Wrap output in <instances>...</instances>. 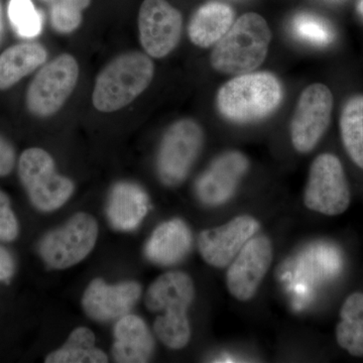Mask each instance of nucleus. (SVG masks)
<instances>
[{"label": "nucleus", "instance_id": "7c9ffc66", "mask_svg": "<svg viewBox=\"0 0 363 363\" xmlns=\"http://www.w3.org/2000/svg\"><path fill=\"white\" fill-rule=\"evenodd\" d=\"M357 11L358 13H359L363 18V0H359V1H358Z\"/></svg>", "mask_w": 363, "mask_h": 363}, {"label": "nucleus", "instance_id": "6e6552de", "mask_svg": "<svg viewBox=\"0 0 363 363\" xmlns=\"http://www.w3.org/2000/svg\"><path fill=\"white\" fill-rule=\"evenodd\" d=\"M79 78V65L70 54H62L43 65L26 91V104L35 116L49 117L62 108Z\"/></svg>", "mask_w": 363, "mask_h": 363}, {"label": "nucleus", "instance_id": "1a4fd4ad", "mask_svg": "<svg viewBox=\"0 0 363 363\" xmlns=\"http://www.w3.org/2000/svg\"><path fill=\"white\" fill-rule=\"evenodd\" d=\"M351 193L342 162L325 152L313 161L304 191L308 209L326 216H338L350 207Z\"/></svg>", "mask_w": 363, "mask_h": 363}, {"label": "nucleus", "instance_id": "393cba45", "mask_svg": "<svg viewBox=\"0 0 363 363\" xmlns=\"http://www.w3.org/2000/svg\"><path fill=\"white\" fill-rule=\"evenodd\" d=\"M91 0H54L51 6L52 28L60 33H71L82 23L83 11Z\"/></svg>", "mask_w": 363, "mask_h": 363}, {"label": "nucleus", "instance_id": "39448f33", "mask_svg": "<svg viewBox=\"0 0 363 363\" xmlns=\"http://www.w3.org/2000/svg\"><path fill=\"white\" fill-rule=\"evenodd\" d=\"M18 177L33 206L45 213L64 206L75 191L73 181L60 175L51 155L40 147L21 154Z\"/></svg>", "mask_w": 363, "mask_h": 363}, {"label": "nucleus", "instance_id": "f8f14e48", "mask_svg": "<svg viewBox=\"0 0 363 363\" xmlns=\"http://www.w3.org/2000/svg\"><path fill=\"white\" fill-rule=\"evenodd\" d=\"M272 259L271 240L266 235L253 236L227 267L226 286L229 294L240 302L252 300L266 278Z\"/></svg>", "mask_w": 363, "mask_h": 363}, {"label": "nucleus", "instance_id": "aec40b11", "mask_svg": "<svg viewBox=\"0 0 363 363\" xmlns=\"http://www.w3.org/2000/svg\"><path fill=\"white\" fill-rule=\"evenodd\" d=\"M47 49L39 43L11 45L0 55V90L13 87L21 79L45 65Z\"/></svg>", "mask_w": 363, "mask_h": 363}, {"label": "nucleus", "instance_id": "423d86ee", "mask_svg": "<svg viewBox=\"0 0 363 363\" xmlns=\"http://www.w3.org/2000/svg\"><path fill=\"white\" fill-rule=\"evenodd\" d=\"M204 133L192 118L176 121L162 135L157 156V173L167 187H176L187 179L201 154Z\"/></svg>", "mask_w": 363, "mask_h": 363}, {"label": "nucleus", "instance_id": "5701e85b", "mask_svg": "<svg viewBox=\"0 0 363 363\" xmlns=\"http://www.w3.org/2000/svg\"><path fill=\"white\" fill-rule=\"evenodd\" d=\"M341 140L351 161L363 169V94L350 97L341 111Z\"/></svg>", "mask_w": 363, "mask_h": 363}, {"label": "nucleus", "instance_id": "9d476101", "mask_svg": "<svg viewBox=\"0 0 363 363\" xmlns=\"http://www.w3.org/2000/svg\"><path fill=\"white\" fill-rule=\"evenodd\" d=\"M333 94L326 85L308 86L297 102L290 125L294 149L308 154L317 147L331 123Z\"/></svg>", "mask_w": 363, "mask_h": 363}, {"label": "nucleus", "instance_id": "2eb2a0df", "mask_svg": "<svg viewBox=\"0 0 363 363\" xmlns=\"http://www.w3.org/2000/svg\"><path fill=\"white\" fill-rule=\"evenodd\" d=\"M142 292V286L135 281L109 285L102 279H95L83 294L82 307L94 321L111 322L130 314Z\"/></svg>", "mask_w": 363, "mask_h": 363}, {"label": "nucleus", "instance_id": "a878e982", "mask_svg": "<svg viewBox=\"0 0 363 363\" xmlns=\"http://www.w3.org/2000/svg\"><path fill=\"white\" fill-rule=\"evenodd\" d=\"M293 32L298 39L315 45L330 44L334 39L332 28L323 18L310 13H300L294 18Z\"/></svg>", "mask_w": 363, "mask_h": 363}, {"label": "nucleus", "instance_id": "b1692460", "mask_svg": "<svg viewBox=\"0 0 363 363\" xmlns=\"http://www.w3.org/2000/svg\"><path fill=\"white\" fill-rule=\"evenodd\" d=\"M7 13L14 30L21 37L30 39L42 32V16L32 0H11Z\"/></svg>", "mask_w": 363, "mask_h": 363}, {"label": "nucleus", "instance_id": "a211bd4d", "mask_svg": "<svg viewBox=\"0 0 363 363\" xmlns=\"http://www.w3.org/2000/svg\"><path fill=\"white\" fill-rule=\"evenodd\" d=\"M111 352L119 363L147 362L154 354L155 339L140 316L126 314L117 320Z\"/></svg>", "mask_w": 363, "mask_h": 363}, {"label": "nucleus", "instance_id": "2f4dec72", "mask_svg": "<svg viewBox=\"0 0 363 363\" xmlns=\"http://www.w3.org/2000/svg\"><path fill=\"white\" fill-rule=\"evenodd\" d=\"M43 1L47 2V4H51L54 0H43Z\"/></svg>", "mask_w": 363, "mask_h": 363}, {"label": "nucleus", "instance_id": "9b49d317", "mask_svg": "<svg viewBox=\"0 0 363 363\" xmlns=\"http://www.w3.org/2000/svg\"><path fill=\"white\" fill-rule=\"evenodd\" d=\"M138 30L145 52L152 58H164L180 42L183 16L167 0H143L138 13Z\"/></svg>", "mask_w": 363, "mask_h": 363}, {"label": "nucleus", "instance_id": "f3484780", "mask_svg": "<svg viewBox=\"0 0 363 363\" xmlns=\"http://www.w3.org/2000/svg\"><path fill=\"white\" fill-rule=\"evenodd\" d=\"M150 208L145 189L133 182H119L112 187L106 205V216L116 230L133 231L142 224Z\"/></svg>", "mask_w": 363, "mask_h": 363}, {"label": "nucleus", "instance_id": "bb28decb", "mask_svg": "<svg viewBox=\"0 0 363 363\" xmlns=\"http://www.w3.org/2000/svg\"><path fill=\"white\" fill-rule=\"evenodd\" d=\"M20 233V226L13 210L11 209V199L0 190V241L11 242L16 240Z\"/></svg>", "mask_w": 363, "mask_h": 363}, {"label": "nucleus", "instance_id": "4be33fe9", "mask_svg": "<svg viewBox=\"0 0 363 363\" xmlns=\"http://www.w3.org/2000/svg\"><path fill=\"white\" fill-rule=\"evenodd\" d=\"M45 363H104L108 357L96 346L94 333L86 327H78L62 347L52 351L45 359Z\"/></svg>", "mask_w": 363, "mask_h": 363}, {"label": "nucleus", "instance_id": "c756f323", "mask_svg": "<svg viewBox=\"0 0 363 363\" xmlns=\"http://www.w3.org/2000/svg\"><path fill=\"white\" fill-rule=\"evenodd\" d=\"M2 33H4V11H2L1 2H0V40H1Z\"/></svg>", "mask_w": 363, "mask_h": 363}, {"label": "nucleus", "instance_id": "ddd939ff", "mask_svg": "<svg viewBox=\"0 0 363 363\" xmlns=\"http://www.w3.org/2000/svg\"><path fill=\"white\" fill-rule=\"evenodd\" d=\"M250 161L240 150H227L215 157L195 182L196 197L208 207L230 201L250 169Z\"/></svg>", "mask_w": 363, "mask_h": 363}, {"label": "nucleus", "instance_id": "6ab92c4d", "mask_svg": "<svg viewBox=\"0 0 363 363\" xmlns=\"http://www.w3.org/2000/svg\"><path fill=\"white\" fill-rule=\"evenodd\" d=\"M233 7L219 1H209L193 14L188 25L191 43L197 47H213L228 32L234 23Z\"/></svg>", "mask_w": 363, "mask_h": 363}, {"label": "nucleus", "instance_id": "cd10ccee", "mask_svg": "<svg viewBox=\"0 0 363 363\" xmlns=\"http://www.w3.org/2000/svg\"><path fill=\"white\" fill-rule=\"evenodd\" d=\"M16 164V150L13 145L0 135V177L9 176Z\"/></svg>", "mask_w": 363, "mask_h": 363}, {"label": "nucleus", "instance_id": "dca6fc26", "mask_svg": "<svg viewBox=\"0 0 363 363\" xmlns=\"http://www.w3.org/2000/svg\"><path fill=\"white\" fill-rule=\"evenodd\" d=\"M193 247L190 227L180 218L169 219L156 227L145 245L147 260L160 267H172L186 259Z\"/></svg>", "mask_w": 363, "mask_h": 363}, {"label": "nucleus", "instance_id": "7ed1b4c3", "mask_svg": "<svg viewBox=\"0 0 363 363\" xmlns=\"http://www.w3.org/2000/svg\"><path fill=\"white\" fill-rule=\"evenodd\" d=\"M271 40V28L260 14H243L214 45L210 64L215 71L226 75L250 73L267 59Z\"/></svg>", "mask_w": 363, "mask_h": 363}, {"label": "nucleus", "instance_id": "0eeeda50", "mask_svg": "<svg viewBox=\"0 0 363 363\" xmlns=\"http://www.w3.org/2000/svg\"><path fill=\"white\" fill-rule=\"evenodd\" d=\"M98 223L92 215L80 212L64 225L45 234L39 253L47 267L66 269L85 259L96 245Z\"/></svg>", "mask_w": 363, "mask_h": 363}, {"label": "nucleus", "instance_id": "4468645a", "mask_svg": "<svg viewBox=\"0 0 363 363\" xmlns=\"http://www.w3.org/2000/svg\"><path fill=\"white\" fill-rule=\"evenodd\" d=\"M259 229V220L252 215H238L223 225L200 233L198 250L209 266L225 269Z\"/></svg>", "mask_w": 363, "mask_h": 363}, {"label": "nucleus", "instance_id": "412c9836", "mask_svg": "<svg viewBox=\"0 0 363 363\" xmlns=\"http://www.w3.org/2000/svg\"><path fill=\"white\" fill-rule=\"evenodd\" d=\"M335 334L342 350L352 357H363V293H352L345 298Z\"/></svg>", "mask_w": 363, "mask_h": 363}, {"label": "nucleus", "instance_id": "f03ea898", "mask_svg": "<svg viewBox=\"0 0 363 363\" xmlns=\"http://www.w3.org/2000/svg\"><path fill=\"white\" fill-rule=\"evenodd\" d=\"M283 97V86L274 73L253 71L235 76L219 88L216 108L230 123H257L272 116Z\"/></svg>", "mask_w": 363, "mask_h": 363}, {"label": "nucleus", "instance_id": "c85d7f7f", "mask_svg": "<svg viewBox=\"0 0 363 363\" xmlns=\"http://www.w3.org/2000/svg\"><path fill=\"white\" fill-rule=\"evenodd\" d=\"M16 264L11 252L0 247V281H7L13 278Z\"/></svg>", "mask_w": 363, "mask_h": 363}, {"label": "nucleus", "instance_id": "20e7f679", "mask_svg": "<svg viewBox=\"0 0 363 363\" xmlns=\"http://www.w3.org/2000/svg\"><path fill=\"white\" fill-rule=\"evenodd\" d=\"M154 75L155 65L149 55H119L98 74L92 94L95 109L105 113L121 111L147 89Z\"/></svg>", "mask_w": 363, "mask_h": 363}, {"label": "nucleus", "instance_id": "f257e3e1", "mask_svg": "<svg viewBox=\"0 0 363 363\" xmlns=\"http://www.w3.org/2000/svg\"><path fill=\"white\" fill-rule=\"evenodd\" d=\"M194 298V281L181 271L164 272L147 289L145 306L159 314L155 320V333L169 350H183L190 342L192 330L188 311Z\"/></svg>", "mask_w": 363, "mask_h": 363}]
</instances>
